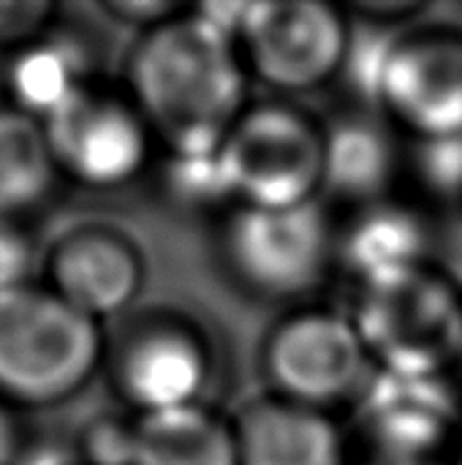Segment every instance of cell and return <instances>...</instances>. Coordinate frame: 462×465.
Listing matches in <instances>:
<instances>
[{
    "label": "cell",
    "mask_w": 462,
    "mask_h": 465,
    "mask_svg": "<svg viewBox=\"0 0 462 465\" xmlns=\"http://www.w3.org/2000/svg\"><path fill=\"white\" fill-rule=\"evenodd\" d=\"M125 74L131 104L172 155L218 153L245 112L237 41L199 11H180L144 30Z\"/></svg>",
    "instance_id": "1"
},
{
    "label": "cell",
    "mask_w": 462,
    "mask_h": 465,
    "mask_svg": "<svg viewBox=\"0 0 462 465\" xmlns=\"http://www.w3.org/2000/svg\"><path fill=\"white\" fill-rule=\"evenodd\" d=\"M351 324L384 376L438 381L460 365L462 289L430 264L359 286Z\"/></svg>",
    "instance_id": "2"
},
{
    "label": "cell",
    "mask_w": 462,
    "mask_h": 465,
    "mask_svg": "<svg viewBox=\"0 0 462 465\" xmlns=\"http://www.w3.org/2000/svg\"><path fill=\"white\" fill-rule=\"evenodd\" d=\"M103 357L101 324L46 286L0 294V403L54 406L76 395Z\"/></svg>",
    "instance_id": "3"
},
{
    "label": "cell",
    "mask_w": 462,
    "mask_h": 465,
    "mask_svg": "<svg viewBox=\"0 0 462 465\" xmlns=\"http://www.w3.org/2000/svg\"><path fill=\"white\" fill-rule=\"evenodd\" d=\"M218 155L237 207L280 210L321 196L324 125L291 106L261 104L245 109Z\"/></svg>",
    "instance_id": "4"
},
{
    "label": "cell",
    "mask_w": 462,
    "mask_h": 465,
    "mask_svg": "<svg viewBox=\"0 0 462 465\" xmlns=\"http://www.w3.org/2000/svg\"><path fill=\"white\" fill-rule=\"evenodd\" d=\"M221 253L231 278L267 300L310 294L335 262V232L319 202L300 207H234Z\"/></svg>",
    "instance_id": "5"
},
{
    "label": "cell",
    "mask_w": 462,
    "mask_h": 465,
    "mask_svg": "<svg viewBox=\"0 0 462 465\" xmlns=\"http://www.w3.org/2000/svg\"><path fill=\"white\" fill-rule=\"evenodd\" d=\"M234 41L245 71L283 93L332 82L354 46L343 11L321 0L245 3Z\"/></svg>",
    "instance_id": "6"
},
{
    "label": "cell",
    "mask_w": 462,
    "mask_h": 465,
    "mask_svg": "<svg viewBox=\"0 0 462 465\" xmlns=\"http://www.w3.org/2000/svg\"><path fill=\"white\" fill-rule=\"evenodd\" d=\"M373 93L395 128L417 144L462 139V30L417 27L378 57Z\"/></svg>",
    "instance_id": "7"
},
{
    "label": "cell",
    "mask_w": 462,
    "mask_h": 465,
    "mask_svg": "<svg viewBox=\"0 0 462 465\" xmlns=\"http://www.w3.org/2000/svg\"><path fill=\"white\" fill-rule=\"evenodd\" d=\"M261 368L275 398L316 411L359 395L373 371L351 319L329 311H300L275 324Z\"/></svg>",
    "instance_id": "8"
},
{
    "label": "cell",
    "mask_w": 462,
    "mask_h": 465,
    "mask_svg": "<svg viewBox=\"0 0 462 465\" xmlns=\"http://www.w3.org/2000/svg\"><path fill=\"white\" fill-rule=\"evenodd\" d=\"M41 125L57 174L84 188H120L150 161V125L128 98L112 93L87 87Z\"/></svg>",
    "instance_id": "9"
},
{
    "label": "cell",
    "mask_w": 462,
    "mask_h": 465,
    "mask_svg": "<svg viewBox=\"0 0 462 465\" xmlns=\"http://www.w3.org/2000/svg\"><path fill=\"white\" fill-rule=\"evenodd\" d=\"M109 365L120 398L144 417L199 406L212 373V354L188 319L147 313L123 330Z\"/></svg>",
    "instance_id": "10"
},
{
    "label": "cell",
    "mask_w": 462,
    "mask_h": 465,
    "mask_svg": "<svg viewBox=\"0 0 462 465\" xmlns=\"http://www.w3.org/2000/svg\"><path fill=\"white\" fill-rule=\"evenodd\" d=\"M142 286L144 259L136 242L112 226H76L49 251L46 289L95 324L123 313Z\"/></svg>",
    "instance_id": "11"
},
{
    "label": "cell",
    "mask_w": 462,
    "mask_h": 465,
    "mask_svg": "<svg viewBox=\"0 0 462 465\" xmlns=\"http://www.w3.org/2000/svg\"><path fill=\"white\" fill-rule=\"evenodd\" d=\"M237 465H343L346 450L327 411L275 395L251 401L231 422Z\"/></svg>",
    "instance_id": "12"
},
{
    "label": "cell",
    "mask_w": 462,
    "mask_h": 465,
    "mask_svg": "<svg viewBox=\"0 0 462 465\" xmlns=\"http://www.w3.org/2000/svg\"><path fill=\"white\" fill-rule=\"evenodd\" d=\"M335 262L359 283L370 286L430 264V232L419 213L400 202L357 207L335 234Z\"/></svg>",
    "instance_id": "13"
},
{
    "label": "cell",
    "mask_w": 462,
    "mask_h": 465,
    "mask_svg": "<svg viewBox=\"0 0 462 465\" xmlns=\"http://www.w3.org/2000/svg\"><path fill=\"white\" fill-rule=\"evenodd\" d=\"M395 174V150L387 128L343 117L324 128V185L321 196H335L357 207L387 199Z\"/></svg>",
    "instance_id": "14"
},
{
    "label": "cell",
    "mask_w": 462,
    "mask_h": 465,
    "mask_svg": "<svg viewBox=\"0 0 462 465\" xmlns=\"http://www.w3.org/2000/svg\"><path fill=\"white\" fill-rule=\"evenodd\" d=\"M5 87L16 112L44 123L87 90V54L71 38L41 35L14 52Z\"/></svg>",
    "instance_id": "15"
},
{
    "label": "cell",
    "mask_w": 462,
    "mask_h": 465,
    "mask_svg": "<svg viewBox=\"0 0 462 465\" xmlns=\"http://www.w3.org/2000/svg\"><path fill=\"white\" fill-rule=\"evenodd\" d=\"M131 465H237L231 425L202 406L144 414L133 422Z\"/></svg>",
    "instance_id": "16"
},
{
    "label": "cell",
    "mask_w": 462,
    "mask_h": 465,
    "mask_svg": "<svg viewBox=\"0 0 462 465\" xmlns=\"http://www.w3.org/2000/svg\"><path fill=\"white\" fill-rule=\"evenodd\" d=\"M54 177L57 169L44 125L14 106L0 109V218L16 221L38 207L49 196Z\"/></svg>",
    "instance_id": "17"
},
{
    "label": "cell",
    "mask_w": 462,
    "mask_h": 465,
    "mask_svg": "<svg viewBox=\"0 0 462 465\" xmlns=\"http://www.w3.org/2000/svg\"><path fill=\"white\" fill-rule=\"evenodd\" d=\"M161 183L166 196L182 207L204 210L223 202H234L221 155H166L161 166Z\"/></svg>",
    "instance_id": "18"
},
{
    "label": "cell",
    "mask_w": 462,
    "mask_h": 465,
    "mask_svg": "<svg viewBox=\"0 0 462 465\" xmlns=\"http://www.w3.org/2000/svg\"><path fill=\"white\" fill-rule=\"evenodd\" d=\"M54 14L49 0H0V49L19 52L38 41Z\"/></svg>",
    "instance_id": "19"
},
{
    "label": "cell",
    "mask_w": 462,
    "mask_h": 465,
    "mask_svg": "<svg viewBox=\"0 0 462 465\" xmlns=\"http://www.w3.org/2000/svg\"><path fill=\"white\" fill-rule=\"evenodd\" d=\"M33 245L19 229V221L0 218V294L30 283Z\"/></svg>",
    "instance_id": "20"
},
{
    "label": "cell",
    "mask_w": 462,
    "mask_h": 465,
    "mask_svg": "<svg viewBox=\"0 0 462 465\" xmlns=\"http://www.w3.org/2000/svg\"><path fill=\"white\" fill-rule=\"evenodd\" d=\"M419 150L428 180L447 191L462 210V139L444 144H419Z\"/></svg>",
    "instance_id": "21"
},
{
    "label": "cell",
    "mask_w": 462,
    "mask_h": 465,
    "mask_svg": "<svg viewBox=\"0 0 462 465\" xmlns=\"http://www.w3.org/2000/svg\"><path fill=\"white\" fill-rule=\"evenodd\" d=\"M103 11H109L117 22H133V25H142L144 30L177 16L182 8L174 5V3H166V0H112V3H103Z\"/></svg>",
    "instance_id": "22"
},
{
    "label": "cell",
    "mask_w": 462,
    "mask_h": 465,
    "mask_svg": "<svg viewBox=\"0 0 462 465\" xmlns=\"http://www.w3.org/2000/svg\"><path fill=\"white\" fill-rule=\"evenodd\" d=\"M87 455L95 465H131V441H133V425L131 428H114L103 425L98 433L87 439Z\"/></svg>",
    "instance_id": "23"
},
{
    "label": "cell",
    "mask_w": 462,
    "mask_h": 465,
    "mask_svg": "<svg viewBox=\"0 0 462 465\" xmlns=\"http://www.w3.org/2000/svg\"><path fill=\"white\" fill-rule=\"evenodd\" d=\"M351 8L359 16H368L376 22H398V19H406L417 11H422L425 3H419V0H359V3H351Z\"/></svg>",
    "instance_id": "24"
},
{
    "label": "cell",
    "mask_w": 462,
    "mask_h": 465,
    "mask_svg": "<svg viewBox=\"0 0 462 465\" xmlns=\"http://www.w3.org/2000/svg\"><path fill=\"white\" fill-rule=\"evenodd\" d=\"M22 447H19V430L14 417L8 414V409L0 403V465H14L19 458Z\"/></svg>",
    "instance_id": "25"
},
{
    "label": "cell",
    "mask_w": 462,
    "mask_h": 465,
    "mask_svg": "<svg viewBox=\"0 0 462 465\" xmlns=\"http://www.w3.org/2000/svg\"><path fill=\"white\" fill-rule=\"evenodd\" d=\"M452 465H462V428H460V436H457V444H455V460Z\"/></svg>",
    "instance_id": "26"
},
{
    "label": "cell",
    "mask_w": 462,
    "mask_h": 465,
    "mask_svg": "<svg viewBox=\"0 0 462 465\" xmlns=\"http://www.w3.org/2000/svg\"><path fill=\"white\" fill-rule=\"evenodd\" d=\"M460 368H462V360H460Z\"/></svg>",
    "instance_id": "27"
}]
</instances>
